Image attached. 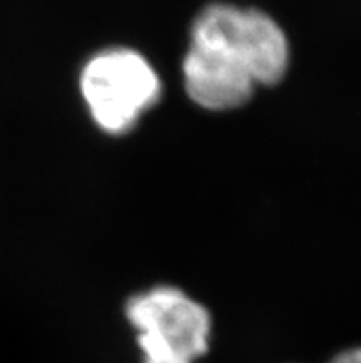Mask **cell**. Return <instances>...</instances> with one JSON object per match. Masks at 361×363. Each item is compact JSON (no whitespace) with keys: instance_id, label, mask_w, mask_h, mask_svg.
Wrapping results in <instances>:
<instances>
[{"instance_id":"cell-1","label":"cell","mask_w":361,"mask_h":363,"mask_svg":"<svg viewBox=\"0 0 361 363\" xmlns=\"http://www.w3.org/2000/svg\"><path fill=\"white\" fill-rule=\"evenodd\" d=\"M82 94L92 120L107 133H128L160 96V79L150 61L129 48H109L85 63Z\"/></svg>"},{"instance_id":"cell-2","label":"cell","mask_w":361,"mask_h":363,"mask_svg":"<svg viewBox=\"0 0 361 363\" xmlns=\"http://www.w3.org/2000/svg\"><path fill=\"white\" fill-rule=\"evenodd\" d=\"M126 315L138 330L144 363H194L209 349L211 313L177 288L157 286L135 295Z\"/></svg>"},{"instance_id":"cell-3","label":"cell","mask_w":361,"mask_h":363,"mask_svg":"<svg viewBox=\"0 0 361 363\" xmlns=\"http://www.w3.org/2000/svg\"><path fill=\"white\" fill-rule=\"evenodd\" d=\"M190 37L212 41L236 55L258 85H277L289 67L282 28L260 9L211 4L197 15Z\"/></svg>"},{"instance_id":"cell-4","label":"cell","mask_w":361,"mask_h":363,"mask_svg":"<svg viewBox=\"0 0 361 363\" xmlns=\"http://www.w3.org/2000/svg\"><path fill=\"white\" fill-rule=\"evenodd\" d=\"M183 76L188 96L209 111L238 109L251 100L256 89L255 79L236 55L196 37H190Z\"/></svg>"},{"instance_id":"cell-5","label":"cell","mask_w":361,"mask_h":363,"mask_svg":"<svg viewBox=\"0 0 361 363\" xmlns=\"http://www.w3.org/2000/svg\"><path fill=\"white\" fill-rule=\"evenodd\" d=\"M330 363H361L360 350H357V349L345 350V352H341V354L335 356V358L332 359Z\"/></svg>"}]
</instances>
